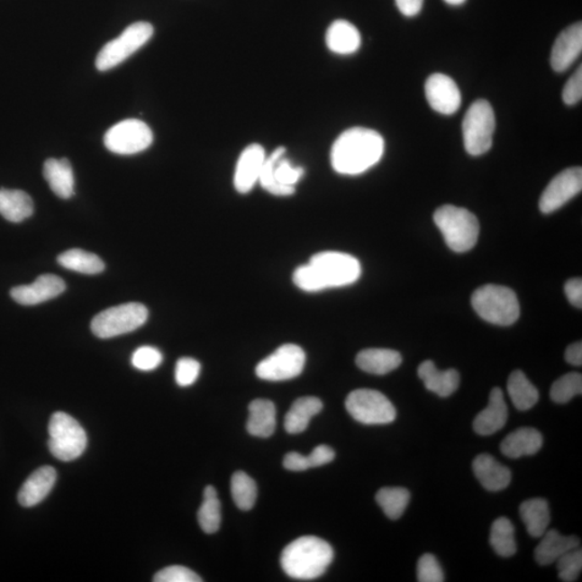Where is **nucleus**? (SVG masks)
Returning <instances> with one entry per match:
<instances>
[{"label":"nucleus","mask_w":582,"mask_h":582,"mask_svg":"<svg viewBox=\"0 0 582 582\" xmlns=\"http://www.w3.org/2000/svg\"><path fill=\"white\" fill-rule=\"evenodd\" d=\"M477 479L490 492H499L512 482V472L490 454L477 455L472 463Z\"/></svg>","instance_id":"21"},{"label":"nucleus","mask_w":582,"mask_h":582,"mask_svg":"<svg viewBox=\"0 0 582 582\" xmlns=\"http://www.w3.org/2000/svg\"><path fill=\"white\" fill-rule=\"evenodd\" d=\"M333 557V549L327 541L316 536H304L284 549L281 564L289 577L312 580L326 573Z\"/></svg>","instance_id":"3"},{"label":"nucleus","mask_w":582,"mask_h":582,"mask_svg":"<svg viewBox=\"0 0 582 582\" xmlns=\"http://www.w3.org/2000/svg\"><path fill=\"white\" fill-rule=\"evenodd\" d=\"M540 545L535 549V559L541 567L557 562L573 549L579 548L580 541L576 536H564L557 530L546 531Z\"/></svg>","instance_id":"23"},{"label":"nucleus","mask_w":582,"mask_h":582,"mask_svg":"<svg viewBox=\"0 0 582 582\" xmlns=\"http://www.w3.org/2000/svg\"><path fill=\"white\" fill-rule=\"evenodd\" d=\"M284 467L291 471H305L310 469L306 457L296 452H290L285 457Z\"/></svg>","instance_id":"47"},{"label":"nucleus","mask_w":582,"mask_h":582,"mask_svg":"<svg viewBox=\"0 0 582 582\" xmlns=\"http://www.w3.org/2000/svg\"><path fill=\"white\" fill-rule=\"evenodd\" d=\"M565 360L576 367L582 365V343L580 341L569 345L565 351Z\"/></svg>","instance_id":"49"},{"label":"nucleus","mask_w":582,"mask_h":582,"mask_svg":"<svg viewBox=\"0 0 582 582\" xmlns=\"http://www.w3.org/2000/svg\"><path fill=\"white\" fill-rule=\"evenodd\" d=\"M43 176L54 195L68 200L75 194L73 168L68 159H48L43 164Z\"/></svg>","instance_id":"25"},{"label":"nucleus","mask_w":582,"mask_h":582,"mask_svg":"<svg viewBox=\"0 0 582 582\" xmlns=\"http://www.w3.org/2000/svg\"><path fill=\"white\" fill-rule=\"evenodd\" d=\"M386 141L380 133L366 128L343 132L333 142L332 166L339 174L359 175L380 162Z\"/></svg>","instance_id":"2"},{"label":"nucleus","mask_w":582,"mask_h":582,"mask_svg":"<svg viewBox=\"0 0 582 582\" xmlns=\"http://www.w3.org/2000/svg\"><path fill=\"white\" fill-rule=\"evenodd\" d=\"M417 581L420 582H442L444 575L441 564L435 556L426 553L422 556L417 563Z\"/></svg>","instance_id":"42"},{"label":"nucleus","mask_w":582,"mask_h":582,"mask_svg":"<svg viewBox=\"0 0 582 582\" xmlns=\"http://www.w3.org/2000/svg\"><path fill=\"white\" fill-rule=\"evenodd\" d=\"M402 362L403 357L398 351L387 349L364 350L356 357V365L359 369L376 376L396 370Z\"/></svg>","instance_id":"26"},{"label":"nucleus","mask_w":582,"mask_h":582,"mask_svg":"<svg viewBox=\"0 0 582 582\" xmlns=\"http://www.w3.org/2000/svg\"><path fill=\"white\" fill-rule=\"evenodd\" d=\"M323 409L321 399L313 396L296 399L285 417V430L288 433H300L309 427L313 416Z\"/></svg>","instance_id":"30"},{"label":"nucleus","mask_w":582,"mask_h":582,"mask_svg":"<svg viewBox=\"0 0 582 582\" xmlns=\"http://www.w3.org/2000/svg\"><path fill=\"white\" fill-rule=\"evenodd\" d=\"M233 501L241 510H250L257 501V485L254 479L243 471H236L232 479Z\"/></svg>","instance_id":"36"},{"label":"nucleus","mask_w":582,"mask_h":582,"mask_svg":"<svg viewBox=\"0 0 582 582\" xmlns=\"http://www.w3.org/2000/svg\"><path fill=\"white\" fill-rule=\"evenodd\" d=\"M65 289L66 284L62 278L54 274H42L31 285H22L11 289L10 295L19 305H36L57 298Z\"/></svg>","instance_id":"16"},{"label":"nucleus","mask_w":582,"mask_h":582,"mask_svg":"<svg viewBox=\"0 0 582 582\" xmlns=\"http://www.w3.org/2000/svg\"><path fill=\"white\" fill-rule=\"evenodd\" d=\"M410 492L404 487H383L377 493V503L383 509L386 517L398 520L410 502Z\"/></svg>","instance_id":"35"},{"label":"nucleus","mask_w":582,"mask_h":582,"mask_svg":"<svg viewBox=\"0 0 582 582\" xmlns=\"http://www.w3.org/2000/svg\"><path fill=\"white\" fill-rule=\"evenodd\" d=\"M345 407L351 417L365 425H386L396 419V409L389 399L375 389L360 388L351 392Z\"/></svg>","instance_id":"10"},{"label":"nucleus","mask_w":582,"mask_h":582,"mask_svg":"<svg viewBox=\"0 0 582 582\" xmlns=\"http://www.w3.org/2000/svg\"><path fill=\"white\" fill-rule=\"evenodd\" d=\"M218 497L217 490L213 486H207L205 490V498Z\"/></svg>","instance_id":"50"},{"label":"nucleus","mask_w":582,"mask_h":582,"mask_svg":"<svg viewBox=\"0 0 582 582\" xmlns=\"http://www.w3.org/2000/svg\"><path fill=\"white\" fill-rule=\"evenodd\" d=\"M559 578L565 582L578 580L582 569L581 549L576 548L565 553L557 561Z\"/></svg>","instance_id":"39"},{"label":"nucleus","mask_w":582,"mask_h":582,"mask_svg":"<svg viewBox=\"0 0 582 582\" xmlns=\"http://www.w3.org/2000/svg\"><path fill=\"white\" fill-rule=\"evenodd\" d=\"M57 482V471L51 466H42L32 472L22 486L18 496L21 506L34 507L52 491Z\"/></svg>","instance_id":"19"},{"label":"nucleus","mask_w":582,"mask_h":582,"mask_svg":"<svg viewBox=\"0 0 582 582\" xmlns=\"http://www.w3.org/2000/svg\"><path fill=\"white\" fill-rule=\"evenodd\" d=\"M417 375L428 391L443 398L451 396L459 386V375L457 370H438L432 360L423 361L417 369Z\"/></svg>","instance_id":"22"},{"label":"nucleus","mask_w":582,"mask_h":582,"mask_svg":"<svg viewBox=\"0 0 582 582\" xmlns=\"http://www.w3.org/2000/svg\"><path fill=\"white\" fill-rule=\"evenodd\" d=\"M153 35V26L148 22H136L123 31V34L106 43L97 54L96 68L106 71L116 68L145 46Z\"/></svg>","instance_id":"9"},{"label":"nucleus","mask_w":582,"mask_h":582,"mask_svg":"<svg viewBox=\"0 0 582 582\" xmlns=\"http://www.w3.org/2000/svg\"><path fill=\"white\" fill-rule=\"evenodd\" d=\"M285 147H278L271 156L267 157L263 164L259 183L263 189L273 196H293L296 185L304 177L305 169L295 167L285 158Z\"/></svg>","instance_id":"11"},{"label":"nucleus","mask_w":582,"mask_h":582,"mask_svg":"<svg viewBox=\"0 0 582 582\" xmlns=\"http://www.w3.org/2000/svg\"><path fill=\"white\" fill-rule=\"evenodd\" d=\"M58 262L70 271L86 274V276H95L105 270V263L100 257L79 249L63 252L58 257Z\"/></svg>","instance_id":"33"},{"label":"nucleus","mask_w":582,"mask_h":582,"mask_svg":"<svg viewBox=\"0 0 582 582\" xmlns=\"http://www.w3.org/2000/svg\"><path fill=\"white\" fill-rule=\"evenodd\" d=\"M582 51L581 22L564 30L552 47L551 66L557 73H563L580 57Z\"/></svg>","instance_id":"18"},{"label":"nucleus","mask_w":582,"mask_h":582,"mask_svg":"<svg viewBox=\"0 0 582 582\" xmlns=\"http://www.w3.org/2000/svg\"><path fill=\"white\" fill-rule=\"evenodd\" d=\"M433 222L453 251L466 252L477 244L480 233L479 221L466 208L454 205L439 207L433 214Z\"/></svg>","instance_id":"4"},{"label":"nucleus","mask_w":582,"mask_h":582,"mask_svg":"<svg viewBox=\"0 0 582 582\" xmlns=\"http://www.w3.org/2000/svg\"><path fill=\"white\" fill-rule=\"evenodd\" d=\"M305 365V353L298 345L284 344L256 367L261 380L279 382L299 377Z\"/></svg>","instance_id":"13"},{"label":"nucleus","mask_w":582,"mask_h":582,"mask_svg":"<svg viewBox=\"0 0 582 582\" xmlns=\"http://www.w3.org/2000/svg\"><path fill=\"white\" fill-rule=\"evenodd\" d=\"M147 320V307L136 302H130L101 312L93 318L91 329L96 337L111 339L136 331L144 325Z\"/></svg>","instance_id":"8"},{"label":"nucleus","mask_w":582,"mask_h":582,"mask_svg":"<svg viewBox=\"0 0 582 582\" xmlns=\"http://www.w3.org/2000/svg\"><path fill=\"white\" fill-rule=\"evenodd\" d=\"M582 190L581 168H570L558 174L542 192L540 210L552 214L578 196Z\"/></svg>","instance_id":"14"},{"label":"nucleus","mask_w":582,"mask_h":582,"mask_svg":"<svg viewBox=\"0 0 582 582\" xmlns=\"http://www.w3.org/2000/svg\"><path fill=\"white\" fill-rule=\"evenodd\" d=\"M201 372L200 362L190 359V357H183L178 359L175 368V380L181 387L192 386L199 377Z\"/></svg>","instance_id":"41"},{"label":"nucleus","mask_w":582,"mask_h":582,"mask_svg":"<svg viewBox=\"0 0 582 582\" xmlns=\"http://www.w3.org/2000/svg\"><path fill=\"white\" fill-rule=\"evenodd\" d=\"M395 2L400 13L412 18L421 13L424 0H395Z\"/></svg>","instance_id":"48"},{"label":"nucleus","mask_w":582,"mask_h":582,"mask_svg":"<svg viewBox=\"0 0 582 582\" xmlns=\"http://www.w3.org/2000/svg\"><path fill=\"white\" fill-rule=\"evenodd\" d=\"M514 526L507 518L494 521L491 529L490 545L498 556L510 558L517 552Z\"/></svg>","instance_id":"34"},{"label":"nucleus","mask_w":582,"mask_h":582,"mask_svg":"<svg viewBox=\"0 0 582 582\" xmlns=\"http://www.w3.org/2000/svg\"><path fill=\"white\" fill-rule=\"evenodd\" d=\"M471 305L482 320L498 326H510L519 320L520 305L513 289L485 285L471 296Z\"/></svg>","instance_id":"5"},{"label":"nucleus","mask_w":582,"mask_h":582,"mask_svg":"<svg viewBox=\"0 0 582 582\" xmlns=\"http://www.w3.org/2000/svg\"><path fill=\"white\" fill-rule=\"evenodd\" d=\"M153 134L150 126L139 119H126L114 124L104 137L107 150L117 155H135L150 148Z\"/></svg>","instance_id":"12"},{"label":"nucleus","mask_w":582,"mask_h":582,"mask_svg":"<svg viewBox=\"0 0 582 582\" xmlns=\"http://www.w3.org/2000/svg\"><path fill=\"white\" fill-rule=\"evenodd\" d=\"M197 521L206 534H214L219 530L222 523V505L218 497L205 498L197 513Z\"/></svg>","instance_id":"38"},{"label":"nucleus","mask_w":582,"mask_h":582,"mask_svg":"<svg viewBox=\"0 0 582 582\" xmlns=\"http://www.w3.org/2000/svg\"><path fill=\"white\" fill-rule=\"evenodd\" d=\"M520 515L532 537H541L550 524V509L546 499L532 498L523 502L520 506Z\"/></svg>","instance_id":"31"},{"label":"nucleus","mask_w":582,"mask_h":582,"mask_svg":"<svg viewBox=\"0 0 582 582\" xmlns=\"http://www.w3.org/2000/svg\"><path fill=\"white\" fill-rule=\"evenodd\" d=\"M425 95L433 111L451 116L457 113L462 104L460 91L451 77L444 74H433L425 82Z\"/></svg>","instance_id":"15"},{"label":"nucleus","mask_w":582,"mask_h":582,"mask_svg":"<svg viewBox=\"0 0 582 582\" xmlns=\"http://www.w3.org/2000/svg\"><path fill=\"white\" fill-rule=\"evenodd\" d=\"M34 213V203L24 191L0 189V215L10 223H22Z\"/></svg>","instance_id":"29"},{"label":"nucleus","mask_w":582,"mask_h":582,"mask_svg":"<svg viewBox=\"0 0 582 582\" xmlns=\"http://www.w3.org/2000/svg\"><path fill=\"white\" fill-rule=\"evenodd\" d=\"M542 442L541 433L534 428H519L504 439L501 451L505 457L510 459L531 457L540 451Z\"/></svg>","instance_id":"24"},{"label":"nucleus","mask_w":582,"mask_h":582,"mask_svg":"<svg viewBox=\"0 0 582 582\" xmlns=\"http://www.w3.org/2000/svg\"><path fill=\"white\" fill-rule=\"evenodd\" d=\"M444 2L451 5H463L466 2V0H444Z\"/></svg>","instance_id":"51"},{"label":"nucleus","mask_w":582,"mask_h":582,"mask_svg":"<svg viewBox=\"0 0 582 582\" xmlns=\"http://www.w3.org/2000/svg\"><path fill=\"white\" fill-rule=\"evenodd\" d=\"M48 444L54 458L71 462L85 453L87 437L84 428L73 416L56 412L49 423Z\"/></svg>","instance_id":"6"},{"label":"nucleus","mask_w":582,"mask_h":582,"mask_svg":"<svg viewBox=\"0 0 582 582\" xmlns=\"http://www.w3.org/2000/svg\"><path fill=\"white\" fill-rule=\"evenodd\" d=\"M508 394L515 408L527 411L534 407L540 393L521 370H514L508 378Z\"/></svg>","instance_id":"32"},{"label":"nucleus","mask_w":582,"mask_h":582,"mask_svg":"<svg viewBox=\"0 0 582 582\" xmlns=\"http://www.w3.org/2000/svg\"><path fill=\"white\" fill-rule=\"evenodd\" d=\"M565 295L574 306L582 307V281L581 278H572L565 284Z\"/></svg>","instance_id":"46"},{"label":"nucleus","mask_w":582,"mask_h":582,"mask_svg":"<svg viewBox=\"0 0 582 582\" xmlns=\"http://www.w3.org/2000/svg\"><path fill=\"white\" fill-rule=\"evenodd\" d=\"M563 102L568 106L576 105L582 98V68L579 66L576 73L570 77L562 93Z\"/></svg>","instance_id":"44"},{"label":"nucleus","mask_w":582,"mask_h":582,"mask_svg":"<svg viewBox=\"0 0 582 582\" xmlns=\"http://www.w3.org/2000/svg\"><path fill=\"white\" fill-rule=\"evenodd\" d=\"M250 417L247 421V432L251 436L259 438L271 437L277 427L276 405L268 399H256L249 407Z\"/></svg>","instance_id":"28"},{"label":"nucleus","mask_w":582,"mask_h":582,"mask_svg":"<svg viewBox=\"0 0 582 582\" xmlns=\"http://www.w3.org/2000/svg\"><path fill=\"white\" fill-rule=\"evenodd\" d=\"M359 259L339 251H323L311 258L307 265L296 268L293 279L296 287L307 293L348 286L359 281Z\"/></svg>","instance_id":"1"},{"label":"nucleus","mask_w":582,"mask_h":582,"mask_svg":"<svg viewBox=\"0 0 582 582\" xmlns=\"http://www.w3.org/2000/svg\"><path fill=\"white\" fill-rule=\"evenodd\" d=\"M508 420V407L501 388L492 389L487 407L477 415L474 430L477 435L490 436L501 431Z\"/></svg>","instance_id":"20"},{"label":"nucleus","mask_w":582,"mask_h":582,"mask_svg":"<svg viewBox=\"0 0 582 582\" xmlns=\"http://www.w3.org/2000/svg\"><path fill=\"white\" fill-rule=\"evenodd\" d=\"M267 156L263 147L252 144L245 148L241 153L238 163H236L234 173V186L240 194H249L257 183L265 164Z\"/></svg>","instance_id":"17"},{"label":"nucleus","mask_w":582,"mask_h":582,"mask_svg":"<svg viewBox=\"0 0 582 582\" xmlns=\"http://www.w3.org/2000/svg\"><path fill=\"white\" fill-rule=\"evenodd\" d=\"M582 394V376L580 373H568L553 383L550 389L552 402L567 404L577 395Z\"/></svg>","instance_id":"37"},{"label":"nucleus","mask_w":582,"mask_h":582,"mask_svg":"<svg viewBox=\"0 0 582 582\" xmlns=\"http://www.w3.org/2000/svg\"><path fill=\"white\" fill-rule=\"evenodd\" d=\"M496 125L490 103L477 100L471 104L463 120L464 146L470 156H482L491 150Z\"/></svg>","instance_id":"7"},{"label":"nucleus","mask_w":582,"mask_h":582,"mask_svg":"<svg viewBox=\"0 0 582 582\" xmlns=\"http://www.w3.org/2000/svg\"><path fill=\"white\" fill-rule=\"evenodd\" d=\"M155 582H201L199 575L192 572L191 569L185 567H168L158 572L153 578Z\"/></svg>","instance_id":"43"},{"label":"nucleus","mask_w":582,"mask_h":582,"mask_svg":"<svg viewBox=\"0 0 582 582\" xmlns=\"http://www.w3.org/2000/svg\"><path fill=\"white\" fill-rule=\"evenodd\" d=\"M326 43L329 50L333 53L350 56V54L359 51L360 48V32L349 21L337 20L329 26Z\"/></svg>","instance_id":"27"},{"label":"nucleus","mask_w":582,"mask_h":582,"mask_svg":"<svg viewBox=\"0 0 582 582\" xmlns=\"http://www.w3.org/2000/svg\"><path fill=\"white\" fill-rule=\"evenodd\" d=\"M334 457H336V453L331 447L318 446L313 450L310 455H307L306 459L310 468H313V467H321L332 463Z\"/></svg>","instance_id":"45"},{"label":"nucleus","mask_w":582,"mask_h":582,"mask_svg":"<svg viewBox=\"0 0 582 582\" xmlns=\"http://www.w3.org/2000/svg\"><path fill=\"white\" fill-rule=\"evenodd\" d=\"M163 356L160 350L153 347H141L132 355V365L141 371H152L161 365Z\"/></svg>","instance_id":"40"}]
</instances>
